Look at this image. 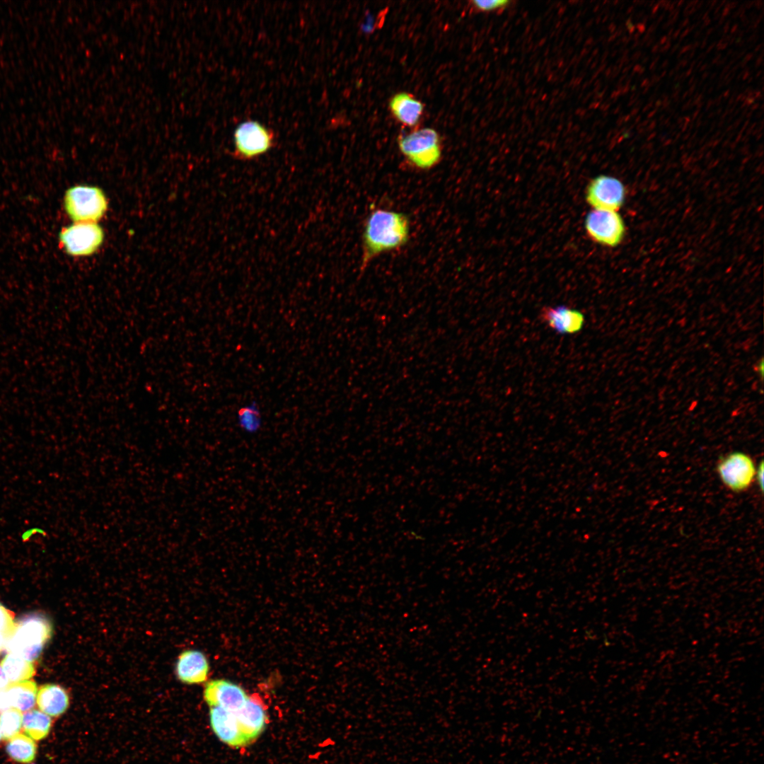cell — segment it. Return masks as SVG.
Returning a JSON list of instances; mask_svg holds the SVG:
<instances>
[{"instance_id":"25","label":"cell","mask_w":764,"mask_h":764,"mask_svg":"<svg viewBox=\"0 0 764 764\" xmlns=\"http://www.w3.org/2000/svg\"><path fill=\"white\" fill-rule=\"evenodd\" d=\"M11 708L6 688L0 690V712Z\"/></svg>"},{"instance_id":"3","label":"cell","mask_w":764,"mask_h":764,"mask_svg":"<svg viewBox=\"0 0 764 764\" xmlns=\"http://www.w3.org/2000/svg\"><path fill=\"white\" fill-rule=\"evenodd\" d=\"M50 621L39 614L28 615L16 623L13 635L6 639L9 653L33 662L40 656L52 635Z\"/></svg>"},{"instance_id":"18","label":"cell","mask_w":764,"mask_h":764,"mask_svg":"<svg viewBox=\"0 0 764 764\" xmlns=\"http://www.w3.org/2000/svg\"><path fill=\"white\" fill-rule=\"evenodd\" d=\"M0 665L11 683L28 681L35 674L31 661L13 654H6Z\"/></svg>"},{"instance_id":"4","label":"cell","mask_w":764,"mask_h":764,"mask_svg":"<svg viewBox=\"0 0 764 764\" xmlns=\"http://www.w3.org/2000/svg\"><path fill=\"white\" fill-rule=\"evenodd\" d=\"M108 205L104 192L95 186L71 187L64 197V209L74 222L97 223L105 215Z\"/></svg>"},{"instance_id":"30","label":"cell","mask_w":764,"mask_h":764,"mask_svg":"<svg viewBox=\"0 0 764 764\" xmlns=\"http://www.w3.org/2000/svg\"><path fill=\"white\" fill-rule=\"evenodd\" d=\"M6 642V639L3 635H1L0 634V652L5 647Z\"/></svg>"},{"instance_id":"14","label":"cell","mask_w":764,"mask_h":764,"mask_svg":"<svg viewBox=\"0 0 764 764\" xmlns=\"http://www.w3.org/2000/svg\"><path fill=\"white\" fill-rule=\"evenodd\" d=\"M540 317L560 334L576 333L582 328L584 322V316L580 311L567 306L545 307Z\"/></svg>"},{"instance_id":"17","label":"cell","mask_w":764,"mask_h":764,"mask_svg":"<svg viewBox=\"0 0 764 764\" xmlns=\"http://www.w3.org/2000/svg\"><path fill=\"white\" fill-rule=\"evenodd\" d=\"M37 685L33 681L10 683L6 688L11 707L21 712L33 708L36 702Z\"/></svg>"},{"instance_id":"23","label":"cell","mask_w":764,"mask_h":764,"mask_svg":"<svg viewBox=\"0 0 764 764\" xmlns=\"http://www.w3.org/2000/svg\"><path fill=\"white\" fill-rule=\"evenodd\" d=\"M16 627L12 613L0 603V634L8 639L14 633Z\"/></svg>"},{"instance_id":"2","label":"cell","mask_w":764,"mask_h":764,"mask_svg":"<svg viewBox=\"0 0 764 764\" xmlns=\"http://www.w3.org/2000/svg\"><path fill=\"white\" fill-rule=\"evenodd\" d=\"M398 146L407 164L417 171L433 169L442 158L440 136L433 128H421L400 137Z\"/></svg>"},{"instance_id":"29","label":"cell","mask_w":764,"mask_h":764,"mask_svg":"<svg viewBox=\"0 0 764 764\" xmlns=\"http://www.w3.org/2000/svg\"><path fill=\"white\" fill-rule=\"evenodd\" d=\"M756 370H757L758 373L760 374L761 378H762L763 377V359H761L760 361L758 364V366H756Z\"/></svg>"},{"instance_id":"22","label":"cell","mask_w":764,"mask_h":764,"mask_svg":"<svg viewBox=\"0 0 764 764\" xmlns=\"http://www.w3.org/2000/svg\"><path fill=\"white\" fill-rule=\"evenodd\" d=\"M22 712L11 707L0 714V729L2 739L9 740L18 734L23 727Z\"/></svg>"},{"instance_id":"21","label":"cell","mask_w":764,"mask_h":764,"mask_svg":"<svg viewBox=\"0 0 764 764\" xmlns=\"http://www.w3.org/2000/svg\"><path fill=\"white\" fill-rule=\"evenodd\" d=\"M238 427L245 433L254 434L260 431L262 424V414L255 401L242 406L237 411Z\"/></svg>"},{"instance_id":"19","label":"cell","mask_w":764,"mask_h":764,"mask_svg":"<svg viewBox=\"0 0 764 764\" xmlns=\"http://www.w3.org/2000/svg\"><path fill=\"white\" fill-rule=\"evenodd\" d=\"M6 750L14 760L28 763L35 759L37 746L34 740L30 736L18 733L8 740Z\"/></svg>"},{"instance_id":"24","label":"cell","mask_w":764,"mask_h":764,"mask_svg":"<svg viewBox=\"0 0 764 764\" xmlns=\"http://www.w3.org/2000/svg\"><path fill=\"white\" fill-rule=\"evenodd\" d=\"M511 2L507 0H491V1H473L472 6L477 10L481 12H490L494 11L502 10L509 6Z\"/></svg>"},{"instance_id":"7","label":"cell","mask_w":764,"mask_h":764,"mask_svg":"<svg viewBox=\"0 0 764 764\" xmlns=\"http://www.w3.org/2000/svg\"><path fill=\"white\" fill-rule=\"evenodd\" d=\"M59 243L72 256L93 254L104 240L103 228L95 222H74L63 228L59 234Z\"/></svg>"},{"instance_id":"12","label":"cell","mask_w":764,"mask_h":764,"mask_svg":"<svg viewBox=\"0 0 764 764\" xmlns=\"http://www.w3.org/2000/svg\"><path fill=\"white\" fill-rule=\"evenodd\" d=\"M209 664L206 656L200 651L190 649L183 652L177 659L175 675L185 684H199L208 678Z\"/></svg>"},{"instance_id":"28","label":"cell","mask_w":764,"mask_h":764,"mask_svg":"<svg viewBox=\"0 0 764 764\" xmlns=\"http://www.w3.org/2000/svg\"><path fill=\"white\" fill-rule=\"evenodd\" d=\"M43 532H44V531H42L41 529H39V528H31V529H29V530L26 531H25V533H23V534L22 535V537H21V538H22V540H28V539H30V537H31V536H33V534L35 535V533H43Z\"/></svg>"},{"instance_id":"8","label":"cell","mask_w":764,"mask_h":764,"mask_svg":"<svg viewBox=\"0 0 764 764\" xmlns=\"http://www.w3.org/2000/svg\"><path fill=\"white\" fill-rule=\"evenodd\" d=\"M584 226L592 241L608 247L618 245L625 233L624 221L615 211L594 209L586 215Z\"/></svg>"},{"instance_id":"5","label":"cell","mask_w":764,"mask_h":764,"mask_svg":"<svg viewBox=\"0 0 764 764\" xmlns=\"http://www.w3.org/2000/svg\"><path fill=\"white\" fill-rule=\"evenodd\" d=\"M274 144L272 130L257 121L247 120L233 132V154L239 160L251 161L269 151Z\"/></svg>"},{"instance_id":"31","label":"cell","mask_w":764,"mask_h":764,"mask_svg":"<svg viewBox=\"0 0 764 764\" xmlns=\"http://www.w3.org/2000/svg\"><path fill=\"white\" fill-rule=\"evenodd\" d=\"M1 739H2V736H1V729H0V741H1Z\"/></svg>"},{"instance_id":"15","label":"cell","mask_w":764,"mask_h":764,"mask_svg":"<svg viewBox=\"0 0 764 764\" xmlns=\"http://www.w3.org/2000/svg\"><path fill=\"white\" fill-rule=\"evenodd\" d=\"M389 108L397 120L412 127L419 123L424 111L423 103L407 92L395 94L390 98Z\"/></svg>"},{"instance_id":"1","label":"cell","mask_w":764,"mask_h":764,"mask_svg":"<svg viewBox=\"0 0 764 764\" xmlns=\"http://www.w3.org/2000/svg\"><path fill=\"white\" fill-rule=\"evenodd\" d=\"M410 236V222L405 213L372 207L363 223L361 270L381 255L404 248Z\"/></svg>"},{"instance_id":"26","label":"cell","mask_w":764,"mask_h":764,"mask_svg":"<svg viewBox=\"0 0 764 764\" xmlns=\"http://www.w3.org/2000/svg\"><path fill=\"white\" fill-rule=\"evenodd\" d=\"M763 462L761 461L756 469V480H757L762 492L763 490Z\"/></svg>"},{"instance_id":"27","label":"cell","mask_w":764,"mask_h":764,"mask_svg":"<svg viewBox=\"0 0 764 764\" xmlns=\"http://www.w3.org/2000/svg\"><path fill=\"white\" fill-rule=\"evenodd\" d=\"M10 683V681L0 665V690L6 688Z\"/></svg>"},{"instance_id":"6","label":"cell","mask_w":764,"mask_h":764,"mask_svg":"<svg viewBox=\"0 0 764 764\" xmlns=\"http://www.w3.org/2000/svg\"><path fill=\"white\" fill-rule=\"evenodd\" d=\"M717 471L724 485L734 492L748 490L756 480V467L748 454L735 451L721 458Z\"/></svg>"},{"instance_id":"10","label":"cell","mask_w":764,"mask_h":764,"mask_svg":"<svg viewBox=\"0 0 764 764\" xmlns=\"http://www.w3.org/2000/svg\"><path fill=\"white\" fill-rule=\"evenodd\" d=\"M249 696L240 685L218 679L208 682L204 689V699L210 707H220L235 712L244 706Z\"/></svg>"},{"instance_id":"11","label":"cell","mask_w":764,"mask_h":764,"mask_svg":"<svg viewBox=\"0 0 764 764\" xmlns=\"http://www.w3.org/2000/svg\"><path fill=\"white\" fill-rule=\"evenodd\" d=\"M234 713L247 745L255 740L266 727L265 709L260 699L255 695L249 696L244 706Z\"/></svg>"},{"instance_id":"20","label":"cell","mask_w":764,"mask_h":764,"mask_svg":"<svg viewBox=\"0 0 764 764\" xmlns=\"http://www.w3.org/2000/svg\"><path fill=\"white\" fill-rule=\"evenodd\" d=\"M52 719L42 711L30 710L23 717V728L33 740L45 739L50 731Z\"/></svg>"},{"instance_id":"9","label":"cell","mask_w":764,"mask_h":764,"mask_svg":"<svg viewBox=\"0 0 764 764\" xmlns=\"http://www.w3.org/2000/svg\"><path fill=\"white\" fill-rule=\"evenodd\" d=\"M625 198L624 185L613 176L598 175L590 181L586 190V200L594 209L617 212Z\"/></svg>"},{"instance_id":"13","label":"cell","mask_w":764,"mask_h":764,"mask_svg":"<svg viewBox=\"0 0 764 764\" xmlns=\"http://www.w3.org/2000/svg\"><path fill=\"white\" fill-rule=\"evenodd\" d=\"M210 724L221 741L231 747L239 748L247 745L243 737L234 712L220 707H211Z\"/></svg>"},{"instance_id":"16","label":"cell","mask_w":764,"mask_h":764,"mask_svg":"<svg viewBox=\"0 0 764 764\" xmlns=\"http://www.w3.org/2000/svg\"><path fill=\"white\" fill-rule=\"evenodd\" d=\"M37 705L42 712L50 717H59L64 714L69 705V696L66 690L57 684L41 686L37 693Z\"/></svg>"}]
</instances>
